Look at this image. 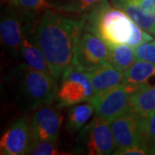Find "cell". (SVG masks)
<instances>
[{"instance_id":"cell-20","label":"cell","mask_w":155,"mask_h":155,"mask_svg":"<svg viewBox=\"0 0 155 155\" xmlns=\"http://www.w3.org/2000/svg\"><path fill=\"white\" fill-rule=\"evenodd\" d=\"M27 154L31 155H67L72 153H61L56 147V142L48 140H35L28 150Z\"/></svg>"},{"instance_id":"cell-15","label":"cell","mask_w":155,"mask_h":155,"mask_svg":"<svg viewBox=\"0 0 155 155\" xmlns=\"http://www.w3.org/2000/svg\"><path fill=\"white\" fill-rule=\"evenodd\" d=\"M112 5L123 11L136 25L155 37V16L145 13L129 0H111Z\"/></svg>"},{"instance_id":"cell-2","label":"cell","mask_w":155,"mask_h":155,"mask_svg":"<svg viewBox=\"0 0 155 155\" xmlns=\"http://www.w3.org/2000/svg\"><path fill=\"white\" fill-rule=\"evenodd\" d=\"M84 29L95 34L109 45L127 44L134 22L122 10L112 7L107 0L94 10L83 15Z\"/></svg>"},{"instance_id":"cell-10","label":"cell","mask_w":155,"mask_h":155,"mask_svg":"<svg viewBox=\"0 0 155 155\" xmlns=\"http://www.w3.org/2000/svg\"><path fill=\"white\" fill-rule=\"evenodd\" d=\"M62 122L63 116L56 104H49L38 108L31 122L34 140L57 142Z\"/></svg>"},{"instance_id":"cell-25","label":"cell","mask_w":155,"mask_h":155,"mask_svg":"<svg viewBox=\"0 0 155 155\" xmlns=\"http://www.w3.org/2000/svg\"><path fill=\"white\" fill-rule=\"evenodd\" d=\"M13 4L19 8L28 11H38L47 5V0H12Z\"/></svg>"},{"instance_id":"cell-5","label":"cell","mask_w":155,"mask_h":155,"mask_svg":"<svg viewBox=\"0 0 155 155\" xmlns=\"http://www.w3.org/2000/svg\"><path fill=\"white\" fill-rule=\"evenodd\" d=\"M116 147L110 122L96 116L79 130L77 139L78 152L89 155L114 153Z\"/></svg>"},{"instance_id":"cell-9","label":"cell","mask_w":155,"mask_h":155,"mask_svg":"<svg viewBox=\"0 0 155 155\" xmlns=\"http://www.w3.org/2000/svg\"><path fill=\"white\" fill-rule=\"evenodd\" d=\"M34 141L32 124L27 117L16 119L6 129L0 140L2 155L27 154Z\"/></svg>"},{"instance_id":"cell-13","label":"cell","mask_w":155,"mask_h":155,"mask_svg":"<svg viewBox=\"0 0 155 155\" xmlns=\"http://www.w3.org/2000/svg\"><path fill=\"white\" fill-rule=\"evenodd\" d=\"M20 54L25 61V64L30 68L52 75L43 53L34 42L31 35H28L25 29L20 46Z\"/></svg>"},{"instance_id":"cell-3","label":"cell","mask_w":155,"mask_h":155,"mask_svg":"<svg viewBox=\"0 0 155 155\" xmlns=\"http://www.w3.org/2000/svg\"><path fill=\"white\" fill-rule=\"evenodd\" d=\"M18 102L24 110H35L55 101L59 88L50 74L22 65L16 69Z\"/></svg>"},{"instance_id":"cell-8","label":"cell","mask_w":155,"mask_h":155,"mask_svg":"<svg viewBox=\"0 0 155 155\" xmlns=\"http://www.w3.org/2000/svg\"><path fill=\"white\" fill-rule=\"evenodd\" d=\"M144 118L127 110L110 122L117 147L116 150L124 149L134 145H147L143 129Z\"/></svg>"},{"instance_id":"cell-21","label":"cell","mask_w":155,"mask_h":155,"mask_svg":"<svg viewBox=\"0 0 155 155\" xmlns=\"http://www.w3.org/2000/svg\"><path fill=\"white\" fill-rule=\"evenodd\" d=\"M134 49L136 61H146L155 65V41L139 45Z\"/></svg>"},{"instance_id":"cell-17","label":"cell","mask_w":155,"mask_h":155,"mask_svg":"<svg viewBox=\"0 0 155 155\" xmlns=\"http://www.w3.org/2000/svg\"><path fill=\"white\" fill-rule=\"evenodd\" d=\"M95 113V107L91 102H83L71 105L68 110L67 129L70 133H76L84 127Z\"/></svg>"},{"instance_id":"cell-6","label":"cell","mask_w":155,"mask_h":155,"mask_svg":"<svg viewBox=\"0 0 155 155\" xmlns=\"http://www.w3.org/2000/svg\"><path fill=\"white\" fill-rule=\"evenodd\" d=\"M109 46L95 34L84 30L77 40L73 65L84 72H91L108 63Z\"/></svg>"},{"instance_id":"cell-23","label":"cell","mask_w":155,"mask_h":155,"mask_svg":"<svg viewBox=\"0 0 155 155\" xmlns=\"http://www.w3.org/2000/svg\"><path fill=\"white\" fill-rule=\"evenodd\" d=\"M153 41H154V38L152 35H150L147 31L143 30L142 28H140L138 25H136L134 23L133 35H132L130 40L128 41L127 45H129L133 48H135L139 45L143 44L145 42Z\"/></svg>"},{"instance_id":"cell-16","label":"cell","mask_w":155,"mask_h":155,"mask_svg":"<svg viewBox=\"0 0 155 155\" xmlns=\"http://www.w3.org/2000/svg\"><path fill=\"white\" fill-rule=\"evenodd\" d=\"M128 110L141 117H147L155 111V85L137 89L130 97Z\"/></svg>"},{"instance_id":"cell-1","label":"cell","mask_w":155,"mask_h":155,"mask_svg":"<svg viewBox=\"0 0 155 155\" xmlns=\"http://www.w3.org/2000/svg\"><path fill=\"white\" fill-rule=\"evenodd\" d=\"M85 21L46 11L30 35L43 53L52 76L57 81L73 65L77 40L84 30Z\"/></svg>"},{"instance_id":"cell-19","label":"cell","mask_w":155,"mask_h":155,"mask_svg":"<svg viewBox=\"0 0 155 155\" xmlns=\"http://www.w3.org/2000/svg\"><path fill=\"white\" fill-rule=\"evenodd\" d=\"M107 0H66L54 7L57 10L76 14H86Z\"/></svg>"},{"instance_id":"cell-14","label":"cell","mask_w":155,"mask_h":155,"mask_svg":"<svg viewBox=\"0 0 155 155\" xmlns=\"http://www.w3.org/2000/svg\"><path fill=\"white\" fill-rule=\"evenodd\" d=\"M155 78V65L146 61H137L124 72L123 84L135 91L142 86H150V81Z\"/></svg>"},{"instance_id":"cell-12","label":"cell","mask_w":155,"mask_h":155,"mask_svg":"<svg viewBox=\"0 0 155 155\" xmlns=\"http://www.w3.org/2000/svg\"><path fill=\"white\" fill-rule=\"evenodd\" d=\"M86 72L94 86L96 93L110 90L122 84L124 78V72L117 70L109 62L91 72Z\"/></svg>"},{"instance_id":"cell-4","label":"cell","mask_w":155,"mask_h":155,"mask_svg":"<svg viewBox=\"0 0 155 155\" xmlns=\"http://www.w3.org/2000/svg\"><path fill=\"white\" fill-rule=\"evenodd\" d=\"M96 95L94 86L87 72L71 66L63 72L55 97L56 106L67 107L90 102Z\"/></svg>"},{"instance_id":"cell-7","label":"cell","mask_w":155,"mask_h":155,"mask_svg":"<svg viewBox=\"0 0 155 155\" xmlns=\"http://www.w3.org/2000/svg\"><path fill=\"white\" fill-rule=\"evenodd\" d=\"M134 92L132 88L120 84L110 90L96 93L90 101L95 107V116L111 122L128 110L130 97Z\"/></svg>"},{"instance_id":"cell-24","label":"cell","mask_w":155,"mask_h":155,"mask_svg":"<svg viewBox=\"0 0 155 155\" xmlns=\"http://www.w3.org/2000/svg\"><path fill=\"white\" fill-rule=\"evenodd\" d=\"M151 150L146 144H137L126 147L122 150H116L114 152L115 155H146L150 154Z\"/></svg>"},{"instance_id":"cell-11","label":"cell","mask_w":155,"mask_h":155,"mask_svg":"<svg viewBox=\"0 0 155 155\" xmlns=\"http://www.w3.org/2000/svg\"><path fill=\"white\" fill-rule=\"evenodd\" d=\"M24 28L23 18L16 11L8 9L2 15L0 22L1 41L12 58H16L20 54V46Z\"/></svg>"},{"instance_id":"cell-22","label":"cell","mask_w":155,"mask_h":155,"mask_svg":"<svg viewBox=\"0 0 155 155\" xmlns=\"http://www.w3.org/2000/svg\"><path fill=\"white\" fill-rule=\"evenodd\" d=\"M143 129L146 143L147 145H151V153H155V111L144 118Z\"/></svg>"},{"instance_id":"cell-18","label":"cell","mask_w":155,"mask_h":155,"mask_svg":"<svg viewBox=\"0 0 155 155\" xmlns=\"http://www.w3.org/2000/svg\"><path fill=\"white\" fill-rule=\"evenodd\" d=\"M108 62L117 70L125 72L136 62L134 48L127 44L109 45Z\"/></svg>"}]
</instances>
